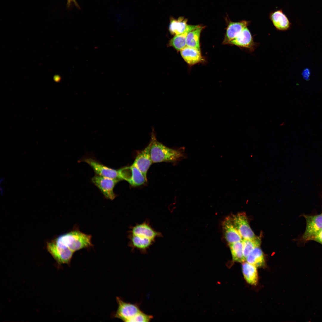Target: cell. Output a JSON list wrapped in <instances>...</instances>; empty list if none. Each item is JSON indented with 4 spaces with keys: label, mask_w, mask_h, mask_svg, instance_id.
<instances>
[{
    "label": "cell",
    "mask_w": 322,
    "mask_h": 322,
    "mask_svg": "<svg viewBox=\"0 0 322 322\" xmlns=\"http://www.w3.org/2000/svg\"><path fill=\"white\" fill-rule=\"evenodd\" d=\"M150 155L153 163L169 162L177 163L187 157L184 148L174 149L168 148L158 141L155 132L152 131L148 144Z\"/></svg>",
    "instance_id": "cell-1"
},
{
    "label": "cell",
    "mask_w": 322,
    "mask_h": 322,
    "mask_svg": "<svg viewBox=\"0 0 322 322\" xmlns=\"http://www.w3.org/2000/svg\"><path fill=\"white\" fill-rule=\"evenodd\" d=\"M58 246L69 249L74 253L84 248L91 247V236L74 229L66 233L61 235L53 241Z\"/></svg>",
    "instance_id": "cell-2"
},
{
    "label": "cell",
    "mask_w": 322,
    "mask_h": 322,
    "mask_svg": "<svg viewBox=\"0 0 322 322\" xmlns=\"http://www.w3.org/2000/svg\"><path fill=\"white\" fill-rule=\"evenodd\" d=\"M128 235L133 236L141 241L154 242L156 239L159 237L160 235L159 232L155 230L149 222L146 221L131 226Z\"/></svg>",
    "instance_id": "cell-3"
},
{
    "label": "cell",
    "mask_w": 322,
    "mask_h": 322,
    "mask_svg": "<svg viewBox=\"0 0 322 322\" xmlns=\"http://www.w3.org/2000/svg\"><path fill=\"white\" fill-rule=\"evenodd\" d=\"M116 300L118 307L114 317L124 322H134L137 315L142 312L139 305L125 302L118 297H117Z\"/></svg>",
    "instance_id": "cell-4"
},
{
    "label": "cell",
    "mask_w": 322,
    "mask_h": 322,
    "mask_svg": "<svg viewBox=\"0 0 322 322\" xmlns=\"http://www.w3.org/2000/svg\"><path fill=\"white\" fill-rule=\"evenodd\" d=\"M121 180H125L132 186L141 185L147 181V177L133 164L119 169Z\"/></svg>",
    "instance_id": "cell-5"
},
{
    "label": "cell",
    "mask_w": 322,
    "mask_h": 322,
    "mask_svg": "<svg viewBox=\"0 0 322 322\" xmlns=\"http://www.w3.org/2000/svg\"><path fill=\"white\" fill-rule=\"evenodd\" d=\"M91 181L106 198L112 200L117 196L113 190L115 185L120 180L96 175L91 179Z\"/></svg>",
    "instance_id": "cell-6"
},
{
    "label": "cell",
    "mask_w": 322,
    "mask_h": 322,
    "mask_svg": "<svg viewBox=\"0 0 322 322\" xmlns=\"http://www.w3.org/2000/svg\"><path fill=\"white\" fill-rule=\"evenodd\" d=\"M47 248L59 264H69L70 263L74 253L70 250L60 247L53 241L47 243Z\"/></svg>",
    "instance_id": "cell-7"
},
{
    "label": "cell",
    "mask_w": 322,
    "mask_h": 322,
    "mask_svg": "<svg viewBox=\"0 0 322 322\" xmlns=\"http://www.w3.org/2000/svg\"><path fill=\"white\" fill-rule=\"evenodd\" d=\"M231 217L234 225L243 239H251L256 237L250 227L245 213H239Z\"/></svg>",
    "instance_id": "cell-8"
},
{
    "label": "cell",
    "mask_w": 322,
    "mask_h": 322,
    "mask_svg": "<svg viewBox=\"0 0 322 322\" xmlns=\"http://www.w3.org/2000/svg\"><path fill=\"white\" fill-rule=\"evenodd\" d=\"M83 160L93 168L96 175L121 180L119 169L117 170L109 168L92 158H86Z\"/></svg>",
    "instance_id": "cell-9"
},
{
    "label": "cell",
    "mask_w": 322,
    "mask_h": 322,
    "mask_svg": "<svg viewBox=\"0 0 322 322\" xmlns=\"http://www.w3.org/2000/svg\"><path fill=\"white\" fill-rule=\"evenodd\" d=\"M306 227L303 236L305 240H310L322 230V214L316 215H304Z\"/></svg>",
    "instance_id": "cell-10"
},
{
    "label": "cell",
    "mask_w": 322,
    "mask_h": 322,
    "mask_svg": "<svg viewBox=\"0 0 322 322\" xmlns=\"http://www.w3.org/2000/svg\"><path fill=\"white\" fill-rule=\"evenodd\" d=\"M229 44L253 51L256 46L251 34L247 27L245 28L236 38Z\"/></svg>",
    "instance_id": "cell-11"
},
{
    "label": "cell",
    "mask_w": 322,
    "mask_h": 322,
    "mask_svg": "<svg viewBox=\"0 0 322 322\" xmlns=\"http://www.w3.org/2000/svg\"><path fill=\"white\" fill-rule=\"evenodd\" d=\"M152 163L148 144L143 150L138 151L133 164L147 177L148 171Z\"/></svg>",
    "instance_id": "cell-12"
},
{
    "label": "cell",
    "mask_w": 322,
    "mask_h": 322,
    "mask_svg": "<svg viewBox=\"0 0 322 322\" xmlns=\"http://www.w3.org/2000/svg\"><path fill=\"white\" fill-rule=\"evenodd\" d=\"M225 238L229 244L242 241V238L234 225L231 217H227L222 224Z\"/></svg>",
    "instance_id": "cell-13"
},
{
    "label": "cell",
    "mask_w": 322,
    "mask_h": 322,
    "mask_svg": "<svg viewBox=\"0 0 322 322\" xmlns=\"http://www.w3.org/2000/svg\"><path fill=\"white\" fill-rule=\"evenodd\" d=\"M249 24V22L242 20L238 22H230L228 25L223 43L229 42L237 36Z\"/></svg>",
    "instance_id": "cell-14"
},
{
    "label": "cell",
    "mask_w": 322,
    "mask_h": 322,
    "mask_svg": "<svg viewBox=\"0 0 322 322\" xmlns=\"http://www.w3.org/2000/svg\"><path fill=\"white\" fill-rule=\"evenodd\" d=\"M187 20L182 17L177 20L172 19L169 25V30L172 34L175 35L186 32H189L196 28L199 25H191L187 24Z\"/></svg>",
    "instance_id": "cell-15"
},
{
    "label": "cell",
    "mask_w": 322,
    "mask_h": 322,
    "mask_svg": "<svg viewBox=\"0 0 322 322\" xmlns=\"http://www.w3.org/2000/svg\"><path fill=\"white\" fill-rule=\"evenodd\" d=\"M270 18L274 26L278 30H286L290 27L291 23L281 10L272 12Z\"/></svg>",
    "instance_id": "cell-16"
},
{
    "label": "cell",
    "mask_w": 322,
    "mask_h": 322,
    "mask_svg": "<svg viewBox=\"0 0 322 322\" xmlns=\"http://www.w3.org/2000/svg\"><path fill=\"white\" fill-rule=\"evenodd\" d=\"M180 53L184 60L191 65L202 62L204 60L200 51L196 48L186 46L180 50Z\"/></svg>",
    "instance_id": "cell-17"
},
{
    "label": "cell",
    "mask_w": 322,
    "mask_h": 322,
    "mask_svg": "<svg viewBox=\"0 0 322 322\" xmlns=\"http://www.w3.org/2000/svg\"><path fill=\"white\" fill-rule=\"evenodd\" d=\"M242 270L244 278L247 283L254 285L257 284L258 276L256 266L244 261L242 264Z\"/></svg>",
    "instance_id": "cell-18"
},
{
    "label": "cell",
    "mask_w": 322,
    "mask_h": 322,
    "mask_svg": "<svg viewBox=\"0 0 322 322\" xmlns=\"http://www.w3.org/2000/svg\"><path fill=\"white\" fill-rule=\"evenodd\" d=\"M246 260L256 267L263 266L265 263L263 253L259 247L254 248L248 255Z\"/></svg>",
    "instance_id": "cell-19"
},
{
    "label": "cell",
    "mask_w": 322,
    "mask_h": 322,
    "mask_svg": "<svg viewBox=\"0 0 322 322\" xmlns=\"http://www.w3.org/2000/svg\"><path fill=\"white\" fill-rule=\"evenodd\" d=\"M203 27L200 26L189 32L187 36L186 46L196 49L200 51L199 38Z\"/></svg>",
    "instance_id": "cell-20"
},
{
    "label": "cell",
    "mask_w": 322,
    "mask_h": 322,
    "mask_svg": "<svg viewBox=\"0 0 322 322\" xmlns=\"http://www.w3.org/2000/svg\"><path fill=\"white\" fill-rule=\"evenodd\" d=\"M229 246L233 261L243 262L246 261L243 255L242 241L230 244Z\"/></svg>",
    "instance_id": "cell-21"
},
{
    "label": "cell",
    "mask_w": 322,
    "mask_h": 322,
    "mask_svg": "<svg viewBox=\"0 0 322 322\" xmlns=\"http://www.w3.org/2000/svg\"><path fill=\"white\" fill-rule=\"evenodd\" d=\"M243 253L245 259L250 253L255 248L259 247L261 240L260 238L257 236L251 239H242Z\"/></svg>",
    "instance_id": "cell-22"
},
{
    "label": "cell",
    "mask_w": 322,
    "mask_h": 322,
    "mask_svg": "<svg viewBox=\"0 0 322 322\" xmlns=\"http://www.w3.org/2000/svg\"><path fill=\"white\" fill-rule=\"evenodd\" d=\"M188 32L175 35L170 40V45L177 50H182L186 46V37Z\"/></svg>",
    "instance_id": "cell-23"
},
{
    "label": "cell",
    "mask_w": 322,
    "mask_h": 322,
    "mask_svg": "<svg viewBox=\"0 0 322 322\" xmlns=\"http://www.w3.org/2000/svg\"><path fill=\"white\" fill-rule=\"evenodd\" d=\"M322 244V230L319 232L311 239Z\"/></svg>",
    "instance_id": "cell-24"
},
{
    "label": "cell",
    "mask_w": 322,
    "mask_h": 322,
    "mask_svg": "<svg viewBox=\"0 0 322 322\" xmlns=\"http://www.w3.org/2000/svg\"><path fill=\"white\" fill-rule=\"evenodd\" d=\"M302 74L303 78L305 80H308L309 79V76L310 75V72L309 70L308 69H306L303 71Z\"/></svg>",
    "instance_id": "cell-25"
},
{
    "label": "cell",
    "mask_w": 322,
    "mask_h": 322,
    "mask_svg": "<svg viewBox=\"0 0 322 322\" xmlns=\"http://www.w3.org/2000/svg\"><path fill=\"white\" fill-rule=\"evenodd\" d=\"M67 4L68 6H69L71 3H73L77 7H79V6L76 1V0H67Z\"/></svg>",
    "instance_id": "cell-26"
},
{
    "label": "cell",
    "mask_w": 322,
    "mask_h": 322,
    "mask_svg": "<svg viewBox=\"0 0 322 322\" xmlns=\"http://www.w3.org/2000/svg\"><path fill=\"white\" fill-rule=\"evenodd\" d=\"M54 79L55 81L58 82L60 81L61 79L60 77L58 75H55L54 78Z\"/></svg>",
    "instance_id": "cell-27"
},
{
    "label": "cell",
    "mask_w": 322,
    "mask_h": 322,
    "mask_svg": "<svg viewBox=\"0 0 322 322\" xmlns=\"http://www.w3.org/2000/svg\"><path fill=\"white\" fill-rule=\"evenodd\" d=\"M0 191H1V194H2L3 193V188H0Z\"/></svg>",
    "instance_id": "cell-28"
},
{
    "label": "cell",
    "mask_w": 322,
    "mask_h": 322,
    "mask_svg": "<svg viewBox=\"0 0 322 322\" xmlns=\"http://www.w3.org/2000/svg\"><path fill=\"white\" fill-rule=\"evenodd\" d=\"M4 179V178H1L0 179V183L1 184V183L3 181Z\"/></svg>",
    "instance_id": "cell-29"
}]
</instances>
